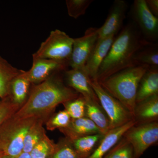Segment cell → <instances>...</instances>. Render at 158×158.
Listing matches in <instances>:
<instances>
[{
    "instance_id": "cell-1",
    "label": "cell",
    "mask_w": 158,
    "mask_h": 158,
    "mask_svg": "<svg viewBox=\"0 0 158 158\" xmlns=\"http://www.w3.org/2000/svg\"><path fill=\"white\" fill-rule=\"evenodd\" d=\"M58 73L31 88L27 99L13 116L46 121L57 106L78 97L80 94L66 86Z\"/></svg>"
},
{
    "instance_id": "cell-2",
    "label": "cell",
    "mask_w": 158,
    "mask_h": 158,
    "mask_svg": "<svg viewBox=\"0 0 158 158\" xmlns=\"http://www.w3.org/2000/svg\"><path fill=\"white\" fill-rule=\"evenodd\" d=\"M151 43L144 39L135 23H128L115 37L100 67L97 81L101 82L123 69L134 66L133 60L137 52Z\"/></svg>"
},
{
    "instance_id": "cell-3",
    "label": "cell",
    "mask_w": 158,
    "mask_h": 158,
    "mask_svg": "<svg viewBox=\"0 0 158 158\" xmlns=\"http://www.w3.org/2000/svg\"><path fill=\"white\" fill-rule=\"evenodd\" d=\"M149 67L144 65L128 67L98 83L134 116L138 85L141 78Z\"/></svg>"
},
{
    "instance_id": "cell-4",
    "label": "cell",
    "mask_w": 158,
    "mask_h": 158,
    "mask_svg": "<svg viewBox=\"0 0 158 158\" xmlns=\"http://www.w3.org/2000/svg\"><path fill=\"white\" fill-rule=\"evenodd\" d=\"M37 118H17L12 115L0 127V149L5 156L16 158L23 152L24 141Z\"/></svg>"
},
{
    "instance_id": "cell-5",
    "label": "cell",
    "mask_w": 158,
    "mask_h": 158,
    "mask_svg": "<svg viewBox=\"0 0 158 158\" xmlns=\"http://www.w3.org/2000/svg\"><path fill=\"white\" fill-rule=\"evenodd\" d=\"M73 38L59 30L51 31L49 36L41 43L33 58L52 59L69 66Z\"/></svg>"
},
{
    "instance_id": "cell-6",
    "label": "cell",
    "mask_w": 158,
    "mask_h": 158,
    "mask_svg": "<svg viewBox=\"0 0 158 158\" xmlns=\"http://www.w3.org/2000/svg\"><path fill=\"white\" fill-rule=\"evenodd\" d=\"M90 84L110 120V130L135 120L133 114L119 101L107 92L97 81L91 80Z\"/></svg>"
},
{
    "instance_id": "cell-7",
    "label": "cell",
    "mask_w": 158,
    "mask_h": 158,
    "mask_svg": "<svg viewBox=\"0 0 158 158\" xmlns=\"http://www.w3.org/2000/svg\"><path fill=\"white\" fill-rule=\"evenodd\" d=\"M134 148L135 158H139L150 147L158 141V122L135 124L123 135Z\"/></svg>"
},
{
    "instance_id": "cell-8",
    "label": "cell",
    "mask_w": 158,
    "mask_h": 158,
    "mask_svg": "<svg viewBox=\"0 0 158 158\" xmlns=\"http://www.w3.org/2000/svg\"><path fill=\"white\" fill-rule=\"evenodd\" d=\"M135 23L144 39L154 43L158 38V19L151 12L145 0L134 1L131 9Z\"/></svg>"
},
{
    "instance_id": "cell-9",
    "label": "cell",
    "mask_w": 158,
    "mask_h": 158,
    "mask_svg": "<svg viewBox=\"0 0 158 158\" xmlns=\"http://www.w3.org/2000/svg\"><path fill=\"white\" fill-rule=\"evenodd\" d=\"M98 29L89 28L85 31L84 36L73 38L72 52L69 62L71 68L85 67L98 40Z\"/></svg>"
},
{
    "instance_id": "cell-10",
    "label": "cell",
    "mask_w": 158,
    "mask_h": 158,
    "mask_svg": "<svg viewBox=\"0 0 158 158\" xmlns=\"http://www.w3.org/2000/svg\"><path fill=\"white\" fill-rule=\"evenodd\" d=\"M33 64L29 71L23 75L31 84L38 85L52 76L67 70L68 65L52 59L33 58Z\"/></svg>"
},
{
    "instance_id": "cell-11",
    "label": "cell",
    "mask_w": 158,
    "mask_h": 158,
    "mask_svg": "<svg viewBox=\"0 0 158 158\" xmlns=\"http://www.w3.org/2000/svg\"><path fill=\"white\" fill-rule=\"evenodd\" d=\"M65 77L68 87L82 95L85 100L98 102L94 90L91 87V80L85 67L71 68L65 72Z\"/></svg>"
},
{
    "instance_id": "cell-12",
    "label": "cell",
    "mask_w": 158,
    "mask_h": 158,
    "mask_svg": "<svg viewBox=\"0 0 158 158\" xmlns=\"http://www.w3.org/2000/svg\"><path fill=\"white\" fill-rule=\"evenodd\" d=\"M127 8V4L124 1H114L104 23L98 29V39L116 35L121 29L125 18Z\"/></svg>"
},
{
    "instance_id": "cell-13",
    "label": "cell",
    "mask_w": 158,
    "mask_h": 158,
    "mask_svg": "<svg viewBox=\"0 0 158 158\" xmlns=\"http://www.w3.org/2000/svg\"><path fill=\"white\" fill-rule=\"evenodd\" d=\"M115 38V35L98 39L85 65L92 81H97L98 73L102 63L109 52Z\"/></svg>"
},
{
    "instance_id": "cell-14",
    "label": "cell",
    "mask_w": 158,
    "mask_h": 158,
    "mask_svg": "<svg viewBox=\"0 0 158 158\" xmlns=\"http://www.w3.org/2000/svg\"><path fill=\"white\" fill-rule=\"evenodd\" d=\"M135 120L120 127L110 130L105 135L96 149L88 158H104L108 152L116 145L130 127L136 124Z\"/></svg>"
},
{
    "instance_id": "cell-15",
    "label": "cell",
    "mask_w": 158,
    "mask_h": 158,
    "mask_svg": "<svg viewBox=\"0 0 158 158\" xmlns=\"http://www.w3.org/2000/svg\"><path fill=\"white\" fill-rule=\"evenodd\" d=\"M59 130L69 140L88 135L102 134L96 125L86 116L77 119L71 118L67 127Z\"/></svg>"
},
{
    "instance_id": "cell-16",
    "label": "cell",
    "mask_w": 158,
    "mask_h": 158,
    "mask_svg": "<svg viewBox=\"0 0 158 158\" xmlns=\"http://www.w3.org/2000/svg\"><path fill=\"white\" fill-rule=\"evenodd\" d=\"M134 117L136 124L158 121V94L136 104Z\"/></svg>"
},
{
    "instance_id": "cell-17",
    "label": "cell",
    "mask_w": 158,
    "mask_h": 158,
    "mask_svg": "<svg viewBox=\"0 0 158 158\" xmlns=\"http://www.w3.org/2000/svg\"><path fill=\"white\" fill-rule=\"evenodd\" d=\"M158 94V67H151L141 78L137 90L136 104Z\"/></svg>"
},
{
    "instance_id": "cell-18",
    "label": "cell",
    "mask_w": 158,
    "mask_h": 158,
    "mask_svg": "<svg viewBox=\"0 0 158 158\" xmlns=\"http://www.w3.org/2000/svg\"><path fill=\"white\" fill-rule=\"evenodd\" d=\"M85 116L96 125L102 134L106 135L110 130V122L107 115L98 102L92 100H85Z\"/></svg>"
},
{
    "instance_id": "cell-19",
    "label": "cell",
    "mask_w": 158,
    "mask_h": 158,
    "mask_svg": "<svg viewBox=\"0 0 158 158\" xmlns=\"http://www.w3.org/2000/svg\"><path fill=\"white\" fill-rule=\"evenodd\" d=\"M23 71L12 66L0 56V98L3 99L9 96L12 80Z\"/></svg>"
},
{
    "instance_id": "cell-20",
    "label": "cell",
    "mask_w": 158,
    "mask_h": 158,
    "mask_svg": "<svg viewBox=\"0 0 158 158\" xmlns=\"http://www.w3.org/2000/svg\"><path fill=\"white\" fill-rule=\"evenodd\" d=\"M23 70L11 82L9 97L15 104L21 107L28 98L31 84L23 75Z\"/></svg>"
},
{
    "instance_id": "cell-21",
    "label": "cell",
    "mask_w": 158,
    "mask_h": 158,
    "mask_svg": "<svg viewBox=\"0 0 158 158\" xmlns=\"http://www.w3.org/2000/svg\"><path fill=\"white\" fill-rule=\"evenodd\" d=\"M104 135L102 134H96L68 140L81 157L88 158L96 149Z\"/></svg>"
},
{
    "instance_id": "cell-22",
    "label": "cell",
    "mask_w": 158,
    "mask_h": 158,
    "mask_svg": "<svg viewBox=\"0 0 158 158\" xmlns=\"http://www.w3.org/2000/svg\"><path fill=\"white\" fill-rule=\"evenodd\" d=\"M134 66L147 65L158 67L157 44L152 43L144 46L137 52L133 60Z\"/></svg>"
},
{
    "instance_id": "cell-23",
    "label": "cell",
    "mask_w": 158,
    "mask_h": 158,
    "mask_svg": "<svg viewBox=\"0 0 158 158\" xmlns=\"http://www.w3.org/2000/svg\"><path fill=\"white\" fill-rule=\"evenodd\" d=\"M45 120L37 119L30 128L24 141L23 152L30 153L34 146L47 135L43 125Z\"/></svg>"
},
{
    "instance_id": "cell-24",
    "label": "cell",
    "mask_w": 158,
    "mask_h": 158,
    "mask_svg": "<svg viewBox=\"0 0 158 158\" xmlns=\"http://www.w3.org/2000/svg\"><path fill=\"white\" fill-rule=\"evenodd\" d=\"M104 158H135L134 148L131 144L123 136Z\"/></svg>"
},
{
    "instance_id": "cell-25",
    "label": "cell",
    "mask_w": 158,
    "mask_h": 158,
    "mask_svg": "<svg viewBox=\"0 0 158 158\" xmlns=\"http://www.w3.org/2000/svg\"><path fill=\"white\" fill-rule=\"evenodd\" d=\"M56 143L46 135L30 153L32 158H50L56 148Z\"/></svg>"
},
{
    "instance_id": "cell-26",
    "label": "cell",
    "mask_w": 158,
    "mask_h": 158,
    "mask_svg": "<svg viewBox=\"0 0 158 158\" xmlns=\"http://www.w3.org/2000/svg\"><path fill=\"white\" fill-rule=\"evenodd\" d=\"M50 158H82L67 138H62L56 143V148Z\"/></svg>"
},
{
    "instance_id": "cell-27",
    "label": "cell",
    "mask_w": 158,
    "mask_h": 158,
    "mask_svg": "<svg viewBox=\"0 0 158 158\" xmlns=\"http://www.w3.org/2000/svg\"><path fill=\"white\" fill-rule=\"evenodd\" d=\"M72 119H77L85 116L86 102L82 95L63 104Z\"/></svg>"
},
{
    "instance_id": "cell-28",
    "label": "cell",
    "mask_w": 158,
    "mask_h": 158,
    "mask_svg": "<svg viewBox=\"0 0 158 158\" xmlns=\"http://www.w3.org/2000/svg\"><path fill=\"white\" fill-rule=\"evenodd\" d=\"M71 120L70 116L65 110L54 114L45 122L46 127L50 131L62 129L68 126Z\"/></svg>"
},
{
    "instance_id": "cell-29",
    "label": "cell",
    "mask_w": 158,
    "mask_h": 158,
    "mask_svg": "<svg viewBox=\"0 0 158 158\" xmlns=\"http://www.w3.org/2000/svg\"><path fill=\"white\" fill-rule=\"evenodd\" d=\"M66 7L69 15L77 19L86 13V10L94 2L93 0H66Z\"/></svg>"
},
{
    "instance_id": "cell-30",
    "label": "cell",
    "mask_w": 158,
    "mask_h": 158,
    "mask_svg": "<svg viewBox=\"0 0 158 158\" xmlns=\"http://www.w3.org/2000/svg\"><path fill=\"white\" fill-rule=\"evenodd\" d=\"M20 107L15 104L9 96L0 102V127L6 119L16 113Z\"/></svg>"
},
{
    "instance_id": "cell-31",
    "label": "cell",
    "mask_w": 158,
    "mask_h": 158,
    "mask_svg": "<svg viewBox=\"0 0 158 158\" xmlns=\"http://www.w3.org/2000/svg\"><path fill=\"white\" fill-rule=\"evenodd\" d=\"M148 7L151 12L156 17L158 16V0H145Z\"/></svg>"
},
{
    "instance_id": "cell-32",
    "label": "cell",
    "mask_w": 158,
    "mask_h": 158,
    "mask_svg": "<svg viewBox=\"0 0 158 158\" xmlns=\"http://www.w3.org/2000/svg\"><path fill=\"white\" fill-rule=\"evenodd\" d=\"M16 158H32L31 157L30 153L23 152L19 156Z\"/></svg>"
},
{
    "instance_id": "cell-33",
    "label": "cell",
    "mask_w": 158,
    "mask_h": 158,
    "mask_svg": "<svg viewBox=\"0 0 158 158\" xmlns=\"http://www.w3.org/2000/svg\"><path fill=\"white\" fill-rule=\"evenodd\" d=\"M4 156H5L4 152H3L2 150L0 149V158Z\"/></svg>"
},
{
    "instance_id": "cell-34",
    "label": "cell",
    "mask_w": 158,
    "mask_h": 158,
    "mask_svg": "<svg viewBox=\"0 0 158 158\" xmlns=\"http://www.w3.org/2000/svg\"><path fill=\"white\" fill-rule=\"evenodd\" d=\"M1 158H10L8 156L5 155V156H3Z\"/></svg>"
}]
</instances>
